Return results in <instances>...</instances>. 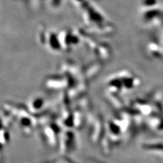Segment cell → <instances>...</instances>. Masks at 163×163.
Segmentation results:
<instances>
[{"label": "cell", "mask_w": 163, "mask_h": 163, "mask_svg": "<svg viewBox=\"0 0 163 163\" xmlns=\"http://www.w3.org/2000/svg\"><path fill=\"white\" fill-rule=\"evenodd\" d=\"M145 3L147 5H153L154 4L156 3V0H146Z\"/></svg>", "instance_id": "1"}]
</instances>
